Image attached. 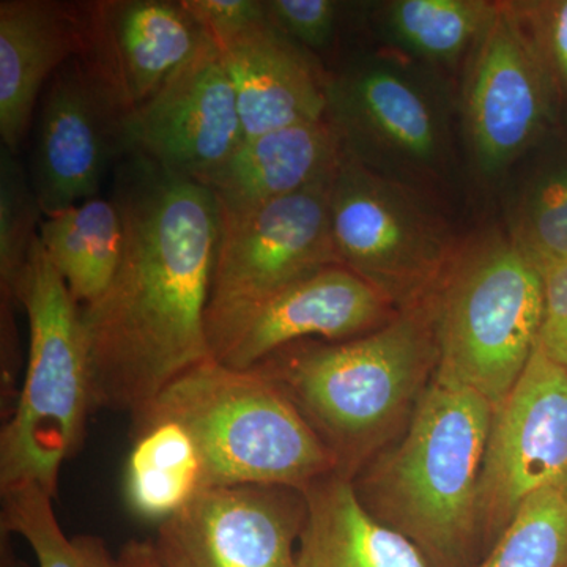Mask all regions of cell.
<instances>
[{
	"mask_svg": "<svg viewBox=\"0 0 567 567\" xmlns=\"http://www.w3.org/2000/svg\"><path fill=\"white\" fill-rule=\"evenodd\" d=\"M114 171L122 259L106 292L81 312L93 405L133 417L215 360L207 308L221 218L210 189L140 153Z\"/></svg>",
	"mask_w": 567,
	"mask_h": 567,
	"instance_id": "1",
	"label": "cell"
},
{
	"mask_svg": "<svg viewBox=\"0 0 567 567\" xmlns=\"http://www.w3.org/2000/svg\"><path fill=\"white\" fill-rule=\"evenodd\" d=\"M431 293L372 333L295 342L252 368L292 399L350 480L415 410L434 375Z\"/></svg>",
	"mask_w": 567,
	"mask_h": 567,
	"instance_id": "2",
	"label": "cell"
},
{
	"mask_svg": "<svg viewBox=\"0 0 567 567\" xmlns=\"http://www.w3.org/2000/svg\"><path fill=\"white\" fill-rule=\"evenodd\" d=\"M494 409L476 391L432 375L401 442L352 477L365 509L412 539L435 567H475Z\"/></svg>",
	"mask_w": 567,
	"mask_h": 567,
	"instance_id": "3",
	"label": "cell"
},
{
	"mask_svg": "<svg viewBox=\"0 0 567 567\" xmlns=\"http://www.w3.org/2000/svg\"><path fill=\"white\" fill-rule=\"evenodd\" d=\"M173 417L203 454L205 486L262 484L306 491L338 462L281 388L216 360L174 380L133 423Z\"/></svg>",
	"mask_w": 567,
	"mask_h": 567,
	"instance_id": "4",
	"label": "cell"
},
{
	"mask_svg": "<svg viewBox=\"0 0 567 567\" xmlns=\"http://www.w3.org/2000/svg\"><path fill=\"white\" fill-rule=\"evenodd\" d=\"M29 324L24 380L0 432V492L35 484L58 495L62 465L95 412L87 338L76 303L40 238L17 287Z\"/></svg>",
	"mask_w": 567,
	"mask_h": 567,
	"instance_id": "5",
	"label": "cell"
},
{
	"mask_svg": "<svg viewBox=\"0 0 567 567\" xmlns=\"http://www.w3.org/2000/svg\"><path fill=\"white\" fill-rule=\"evenodd\" d=\"M434 375L496 406L539 341L544 275L509 234H487L454 252L432 290Z\"/></svg>",
	"mask_w": 567,
	"mask_h": 567,
	"instance_id": "6",
	"label": "cell"
},
{
	"mask_svg": "<svg viewBox=\"0 0 567 567\" xmlns=\"http://www.w3.org/2000/svg\"><path fill=\"white\" fill-rule=\"evenodd\" d=\"M333 177L256 210L219 213L207 308V336L216 361L267 301L306 276L341 265L331 233Z\"/></svg>",
	"mask_w": 567,
	"mask_h": 567,
	"instance_id": "7",
	"label": "cell"
},
{
	"mask_svg": "<svg viewBox=\"0 0 567 567\" xmlns=\"http://www.w3.org/2000/svg\"><path fill=\"white\" fill-rule=\"evenodd\" d=\"M330 218L342 267L402 308L427 297L454 256L445 227L413 188L346 153L331 182Z\"/></svg>",
	"mask_w": 567,
	"mask_h": 567,
	"instance_id": "8",
	"label": "cell"
},
{
	"mask_svg": "<svg viewBox=\"0 0 567 567\" xmlns=\"http://www.w3.org/2000/svg\"><path fill=\"white\" fill-rule=\"evenodd\" d=\"M324 118L342 153L410 188L450 163L442 99L423 73L394 59H365L330 76Z\"/></svg>",
	"mask_w": 567,
	"mask_h": 567,
	"instance_id": "9",
	"label": "cell"
},
{
	"mask_svg": "<svg viewBox=\"0 0 567 567\" xmlns=\"http://www.w3.org/2000/svg\"><path fill=\"white\" fill-rule=\"evenodd\" d=\"M130 114L93 51L52 76L37 110L29 171L44 216L100 196L107 171L128 155Z\"/></svg>",
	"mask_w": 567,
	"mask_h": 567,
	"instance_id": "10",
	"label": "cell"
},
{
	"mask_svg": "<svg viewBox=\"0 0 567 567\" xmlns=\"http://www.w3.org/2000/svg\"><path fill=\"white\" fill-rule=\"evenodd\" d=\"M567 484V371L536 347L494 409L480 483V524L491 547L529 496Z\"/></svg>",
	"mask_w": 567,
	"mask_h": 567,
	"instance_id": "11",
	"label": "cell"
},
{
	"mask_svg": "<svg viewBox=\"0 0 567 567\" xmlns=\"http://www.w3.org/2000/svg\"><path fill=\"white\" fill-rule=\"evenodd\" d=\"M555 95L513 2L498 3L473 50L464 92L466 134L484 174L503 173L539 140L551 121Z\"/></svg>",
	"mask_w": 567,
	"mask_h": 567,
	"instance_id": "12",
	"label": "cell"
},
{
	"mask_svg": "<svg viewBox=\"0 0 567 567\" xmlns=\"http://www.w3.org/2000/svg\"><path fill=\"white\" fill-rule=\"evenodd\" d=\"M303 491L262 484L205 488L158 525L167 567H298Z\"/></svg>",
	"mask_w": 567,
	"mask_h": 567,
	"instance_id": "13",
	"label": "cell"
},
{
	"mask_svg": "<svg viewBox=\"0 0 567 567\" xmlns=\"http://www.w3.org/2000/svg\"><path fill=\"white\" fill-rule=\"evenodd\" d=\"M245 140L237 93L210 35L126 121L128 153L196 182L221 167Z\"/></svg>",
	"mask_w": 567,
	"mask_h": 567,
	"instance_id": "14",
	"label": "cell"
},
{
	"mask_svg": "<svg viewBox=\"0 0 567 567\" xmlns=\"http://www.w3.org/2000/svg\"><path fill=\"white\" fill-rule=\"evenodd\" d=\"M382 290L342 265H330L267 301L218 363L249 371L301 341L342 342L372 333L398 312Z\"/></svg>",
	"mask_w": 567,
	"mask_h": 567,
	"instance_id": "15",
	"label": "cell"
},
{
	"mask_svg": "<svg viewBox=\"0 0 567 567\" xmlns=\"http://www.w3.org/2000/svg\"><path fill=\"white\" fill-rule=\"evenodd\" d=\"M95 2H0V137L18 153L52 76L95 48Z\"/></svg>",
	"mask_w": 567,
	"mask_h": 567,
	"instance_id": "16",
	"label": "cell"
},
{
	"mask_svg": "<svg viewBox=\"0 0 567 567\" xmlns=\"http://www.w3.org/2000/svg\"><path fill=\"white\" fill-rule=\"evenodd\" d=\"M215 44L237 93L246 140L324 121L330 76L311 52L284 35L268 18Z\"/></svg>",
	"mask_w": 567,
	"mask_h": 567,
	"instance_id": "17",
	"label": "cell"
},
{
	"mask_svg": "<svg viewBox=\"0 0 567 567\" xmlns=\"http://www.w3.org/2000/svg\"><path fill=\"white\" fill-rule=\"evenodd\" d=\"M208 40L183 0H96V55L130 111L152 99Z\"/></svg>",
	"mask_w": 567,
	"mask_h": 567,
	"instance_id": "18",
	"label": "cell"
},
{
	"mask_svg": "<svg viewBox=\"0 0 567 567\" xmlns=\"http://www.w3.org/2000/svg\"><path fill=\"white\" fill-rule=\"evenodd\" d=\"M342 151L330 123H300L249 137L200 181L223 215L256 210L333 177Z\"/></svg>",
	"mask_w": 567,
	"mask_h": 567,
	"instance_id": "19",
	"label": "cell"
},
{
	"mask_svg": "<svg viewBox=\"0 0 567 567\" xmlns=\"http://www.w3.org/2000/svg\"><path fill=\"white\" fill-rule=\"evenodd\" d=\"M303 494L298 567H435L412 539L365 509L350 477L333 473Z\"/></svg>",
	"mask_w": 567,
	"mask_h": 567,
	"instance_id": "20",
	"label": "cell"
},
{
	"mask_svg": "<svg viewBox=\"0 0 567 567\" xmlns=\"http://www.w3.org/2000/svg\"><path fill=\"white\" fill-rule=\"evenodd\" d=\"M205 488L203 454L185 425L173 417L133 423L123 495L134 516L162 525Z\"/></svg>",
	"mask_w": 567,
	"mask_h": 567,
	"instance_id": "21",
	"label": "cell"
},
{
	"mask_svg": "<svg viewBox=\"0 0 567 567\" xmlns=\"http://www.w3.org/2000/svg\"><path fill=\"white\" fill-rule=\"evenodd\" d=\"M39 238L81 308L106 292L123 254L122 215L112 197L43 216Z\"/></svg>",
	"mask_w": 567,
	"mask_h": 567,
	"instance_id": "22",
	"label": "cell"
},
{
	"mask_svg": "<svg viewBox=\"0 0 567 567\" xmlns=\"http://www.w3.org/2000/svg\"><path fill=\"white\" fill-rule=\"evenodd\" d=\"M498 3L484 0H394L380 10L388 39L427 65H456L475 50Z\"/></svg>",
	"mask_w": 567,
	"mask_h": 567,
	"instance_id": "23",
	"label": "cell"
},
{
	"mask_svg": "<svg viewBox=\"0 0 567 567\" xmlns=\"http://www.w3.org/2000/svg\"><path fill=\"white\" fill-rule=\"evenodd\" d=\"M52 502L35 484L2 492L0 533L21 536L39 567H118V559L100 537L66 536Z\"/></svg>",
	"mask_w": 567,
	"mask_h": 567,
	"instance_id": "24",
	"label": "cell"
},
{
	"mask_svg": "<svg viewBox=\"0 0 567 567\" xmlns=\"http://www.w3.org/2000/svg\"><path fill=\"white\" fill-rule=\"evenodd\" d=\"M475 567H567V484L529 496Z\"/></svg>",
	"mask_w": 567,
	"mask_h": 567,
	"instance_id": "25",
	"label": "cell"
},
{
	"mask_svg": "<svg viewBox=\"0 0 567 567\" xmlns=\"http://www.w3.org/2000/svg\"><path fill=\"white\" fill-rule=\"evenodd\" d=\"M509 237L543 274L567 262V162L528 183L514 207Z\"/></svg>",
	"mask_w": 567,
	"mask_h": 567,
	"instance_id": "26",
	"label": "cell"
},
{
	"mask_svg": "<svg viewBox=\"0 0 567 567\" xmlns=\"http://www.w3.org/2000/svg\"><path fill=\"white\" fill-rule=\"evenodd\" d=\"M18 153L0 147V305L20 308L17 287L43 219Z\"/></svg>",
	"mask_w": 567,
	"mask_h": 567,
	"instance_id": "27",
	"label": "cell"
},
{
	"mask_svg": "<svg viewBox=\"0 0 567 567\" xmlns=\"http://www.w3.org/2000/svg\"><path fill=\"white\" fill-rule=\"evenodd\" d=\"M268 21L308 52L330 50L338 33L341 3L334 0H265Z\"/></svg>",
	"mask_w": 567,
	"mask_h": 567,
	"instance_id": "28",
	"label": "cell"
},
{
	"mask_svg": "<svg viewBox=\"0 0 567 567\" xmlns=\"http://www.w3.org/2000/svg\"><path fill=\"white\" fill-rule=\"evenodd\" d=\"M557 93H567V0L513 2Z\"/></svg>",
	"mask_w": 567,
	"mask_h": 567,
	"instance_id": "29",
	"label": "cell"
},
{
	"mask_svg": "<svg viewBox=\"0 0 567 567\" xmlns=\"http://www.w3.org/2000/svg\"><path fill=\"white\" fill-rule=\"evenodd\" d=\"M543 275L544 316L537 346L567 371V262Z\"/></svg>",
	"mask_w": 567,
	"mask_h": 567,
	"instance_id": "30",
	"label": "cell"
},
{
	"mask_svg": "<svg viewBox=\"0 0 567 567\" xmlns=\"http://www.w3.org/2000/svg\"><path fill=\"white\" fill-rule=\"evenodd\" d=\"M212 40L219 41L267 18L259 0H183Z\"/></svg>",
	"mask_w": 567,
	"mask_h": 567,
	"instance_id": "31",
	"label": "cell"
},
{
	"mask_svg": "<svg viewBox=\"0 0 567 567\" xmlns=\"http://www.w3.org/2000/svg\"><path fill=\"white\" fill-rule=\"evenodd\" d=\"M117 559L118 567H167L151 540H130Z\"/></svg>",
	"mask_w": 567,
	"mask_h": 567,
	"instance_id": "32",
	"label": "cell"
},
{
	"mask_svg": "<svg viewBox=\"0 0 567 567\" xmlns=\"http://www.w3.org/2000/svg\"><path fill=\"white\" fill-rule=\"evenodd\" d=\"M10 537L7 533H0V567H29L14 554Z\"/></svg>",
	"mask_w": 567,
	"mask_h": 567,
	"instance_id": "33",
	"label": "cell"
}]
</instances>
